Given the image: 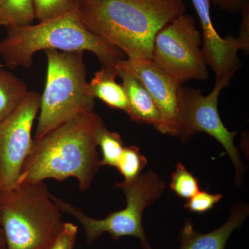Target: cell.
I'll list each match as a JSON object with an SVG mask.
<instances>
[{"label":"cell","mask_w":249,"mask_h":249,"mask_svg":"<svg viewBox=\"0 0 249 249\" xmlns=\"http://www.w3.org/2000/svg\"><path fill=\"white\" fill-rule=\"evenodd\" d=\"M104 126L102 118L92 111L34 139L17 186L74 178L80 191L89 189L101 167L97 139Z\"/></svg>","instance_id":"obj_1"},{"label":"cell","mask_w":249,"mask_h":249,"mask_svg":"<svg viewBox=\"0 0 249 249\" xmlns=\"http://www.w3.org/2000/svg\"><path fill=\"white\" fill-rule=\"evenodd\" d=\"M87 29L122 51L127 58L151 60L161 30L186 14L184 0H73Z\"/></svg>","instance_id":"obj_2"},{"label":"cell","mask_w":249,"mask_h":249,"mask_svg":"<svg viewBox=\"0 0 249 249\" xmlns=\"http://www.w3.org/2000/svg\"><path fill=\"white\" fill-rule=\"evenodd\" d=\"M0 42V56L10 70L30 68L36 52L48 49L91 52L102 67H115L124 59L122 51L87 29L73 8L62 16L35 25L6 27Z\"/></svg>","instance_id":"obj_3"},{"label":"cell","mask_w":249,"mask_h":249,"mask_svg":"<svg viewBox=\"0 0 249 249\" xmlns=\"http://www.w3.org/2000/svg\"><path fill=\"white\" fill-rule=\"evenodd\" d=\"M61 211L45 181L0 194V226L6 249H49L61 231Z\"/></svg>","instance_id":"obj_4"},{"label":"cell","mask_w":249,"mask_h":249,"mask_svg":"<svg viewBox=\"0 0 249 249\" xmlns=\"http://www.w3.org/2000/svg\"><path fill=\"white\" fill-rule=\"evenodd\" d=\"M47 71L40 96L38 123L35 139L72 120L93 111L95 98L87 81L84 52L45 51Z\"/></svg>","instance_id":"obj_5"},{"label":"cell","mask_w":249,"mask_h":249,"mask_svg":"<svg viewBox=\"0 0 249 249\" xmlns=\"http://www.w3.org/2000/svg\"><path fill=\"white\" fill-rule=\"evenodd\" d=\"M124 192L126 207L108 214L103 219L89 217L81 209L51 194V197L62 213L71 214L83 226L87 242L91 245L107 232L113 240L133 236L140 241L142 249H153L149 243L142 227L144 211L160 199L165 188V183L155 171L142 174L134 181L116 183Z\"/></svg>","instance_id":"obj_6"},{"label":"cell","mask_w":249,"mask_h":249,"mask_svg":"<svg viewBox=\"0 0 249 249\" xmlns=\"http://www.w3.org/2000/svg\"><path fill=\"white\" fill-rule=\"evenodd\" d=\"M201 34L191 15L178 16L161 30L154 41L151 60L178 84L209 78L202 50Z\"/></svg>","instance_id":"obj_7"},{"label":"cell","mask_w":249,"mask_h":249,"mask_svg":"<svg viewBox=\"0 0 249 249\" xmlns=\"http://www.w3.org/2000/svg\"><path fill=\"white\" fill-rule=\"evenodd\" d=\"M232 77L216 79L213 89L207 96H204L200 90L185 88L182 85L180 87L178 93L181 121L179 139L187 142L196 134L204 132L220 142L234 165L235 184L239 187L243 182L247 167L234 142L237 132H231L225 127L218 111L219 94L230 83Z\"/></svg>","instance_id":"obj_8"},{"label":"cell","mask_w":249,"mask_h":249,"mask_svg":"<svg viewBox=\"0 0 249 249\" xmlns=\"http://www.w3.org/2000/svg\"><path fill=\"white\" fill-rule=\"evenodd\" d=\"M40 96L36 91H28L16 109L0 121V194L17 186L34 143L32 129L39 112Z\"/></svg>","instance_id":"obj_9"},{"label":"cell","mask_w":249,"mask_h":249,"mask_svg":"<svg viewBox=\"0 0 249 249\" xmlns=\"http://www.w3.org/2000/svg\"><path fill=\"white\" fill-rule=\"evenodd\" d=\"M116 65L138 78L150 93L160 116L159 132L179 139L181 121L178 93L181 85L151 60L127 58L118 62Z\"/></svg>","instance_id":"obj_10"},{"label":"cell","mask_w":249,"mask_h":249,"mask_svg":"<svg viewBox=\"0 0 249 249\" xmlns=\"http://www.w3.org/2000/svg\"><path fill=\"white\" fill-rule=\"evenodd\" d=\"M202 30L203 55L207 65L215 73L216 79L233 76L240 68L239 51L242 50L238 39L233 36L221 37L211 17V0H191Z\"/></svg>","instance_id":"obj_11"},{"label":"cell","mask_w":249,"mask_h":249,"mask_svg":"<svg viewBox=\"0 0 249 249\" xmlns=\"http://www.w3.org/2000/svg\"><path fill=\"white\" fill-rule=\"evenodd\" d=\"M249 215V206L244 201L237 203L231 210L227 222L207 233L196 231L191 220H186L180 231L179 249H225L232 232L242 227Z\"/></svg>","instance_id":"obj_12"},{"label":"cell","mask_w":249,"mask_h":249,"mask_svg":"<svg viewBox=\"0 0 249 249\" xmlns=\"http://www.w3.org/2000/svg\"><path fill=\"white\" fill-rule=\"evenodd\" d=\"M118 76L122 79V86L127 95L131 120L139 124H150L157 131L160 127V116L150 93L143 84L133 75L116 65Z\"/></svg>","instance_id":"obj_13"},{"label":"cell","mask_w":249,"mask_h":249,"mask_svg":"<svg viewBox=\"0 0 249 249\" xmlns=\"http://www.w3.org/2000/svg\"><path fill=\"white\" fill-rule=\"evenodd\" d=\"M118 70L115 67H101L94 73L88 88L90 94L102 101L111 108L121 109L127 113L129 109L127 95L122 85L116 83Z\"/></svg>","instance_id":"obj_14"},{"label":"cell","mask_w":249,"mask_h":249,"mask_svg":"<svg viewBox=\"0 0 249 249\" xmlns=\"http://www.w3.org/2000/svg\"><path fill=\"white\" fill-rule=\"evenodd\" d=\"M27 93L24 82L0 65V121L16 109Z\"/></svg>","instance_id":"obj_15"},{"label":"cell","mask_w":249,"mask_h":249,"mask_svg":"<svg viewBox=\"0 0 249 249\" xmlns=\"http://www.w3.org/2000/svg\"><path fill=\"white\" fill-rule=\"evenodd\" d=\"M34 18L33 0H0V26L28 25Z\"/></svg>","instance_id":"obj_16"},{"label":"cell","mask_w":249,"mask_h":249,"mask_svg":"<svg viewBox=\"0 0 249 249\" xmlns=\"http://www.w3.org/2000/svg\"><path fill=\"white\" fill-rule=\"evenodd\" d=\"M97 143L103 154L101 166L116 168L119 157L124 147V141L120 134L111 132L104 126L98 134Z\"/></svg>","instance_id":"obj_17"},{"label":"cell","mask_w":249,"mask_h":249,"mask_svg":"<svg viewBox=\"0 0 249 249\" xmlns=\"http://www.w3.org/2000/svg\"><path fill=\"white\" fill-rule=\"evenodd\" d=\"M147 165L146 157L140 153L138 147L132 145L124 147L116 168L124 176V181L130 182L142 175L141 173Z\"/></svg>","instance_id":"obj_18"},{"label":"cell","mask_w":249,"mask_h":249,"mask_svg":"<svg viewBox=\"0 0 249 249\" xmlns=\"http://www.w3.org/2000/svg\"><path fill=\"white\" fill-rule=\"evenodd\" d=\"M170 186L177 196L187 200L200 191L197 178L181 163H178L172 174Z\"/></svg>","instance_id":"obj_19"},{"label":"cell","mask_w":249,"mask_h":249,"mask_svg":"<svg viewBox=\"0 0 249 249\" xmlns=\"http://www.w3.org/2000/svg\"><path fill=\"white\" fill-rule=\"evenodd\" d=\"M34 16L41 22L60 17L74 8L73 0H33Z\"/></svg>","instance_id":"obj_20"},{"label":"cell","mask_w":249,"mask_h":249,"mask_svg":"<svg viewBox=\"0 0 249 249\" xmlns=\"http://www.w3.org/2000/svg\"><path fill=\"white\" fill-rule=\"evenodd\" d=\"M222 198V194H212L207 191H199L188 199L184 207L196 213H204L212 209Z\"/></svg>","instance_id":"obj_21"},{"label":"cell","mask_w":249,"mask_h":249,"mask_svg":"<svg viewBox=\"0 0 249 249\" xmlns=\"http://www.w3.org/2000/svg\"><path fill=\"white\" fill-rule=\"evenodd\" d=\"M78 227L70 222H64L56 240L49 249H74Z\"/></svg>","instance_id":"obj_22"},{"label":"cell","mask_w":249,"mask_h":249,"mask_svg":"<svg viewBox=\"0 0 249 249\" xmlns=\"http://www.w3.org/2000/svg\"><path fill=\"white\" fill-rule=\"evenodd\" d=\"M242 22H241L240 35L237 37L242 45V51L249 54V1H247L242 10Z\"/></svg>","instance_id":"obj_23"},{"label":"cell","mask_w":249,"mask_h":249,"mask_svg":"<svg viewBox=\"0 0 249 249\" xmlns=\"http://www.w3.org/2000/svg\"><path fill=\"white\" fill-rule=\"evenodd\" d=\"M211 1L218 9L234 14L240 13L244 5L249 0H211Z\"/></svg>","instance_id":"obj_24"},{"label":"cell","mask_w":249,"mask_h":249,"mask_svg":"<svg viewBox=\"0 0 249 249\" xmlns=\"http://www.w3.org/2000/svg\"><path fill=\"white\" fill-rule=\"evenodd\" d=\"M0 249H6V240H5L4 232L1 226H0Z\"/></svg>","instance_id":"obj_25"}]
</instances>
